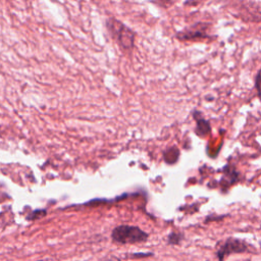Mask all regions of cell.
Instances as JSON below:
<instances>
[{"label": "cell", "instance_id": "cell-6", "mask_svg": "<svg viewBox=\"0 0 261 261\" xmlns=\"http://www.w3.org/2000/svg\"><path fill=\"white\" fill-rule=\"evenodd\" d=\"M103 261H120L118 258L116 257H113V258H110V259H107V260H103Z\"/></svg>", "mask_w": 261, "mask_h": 261}, {"label": "cell", "instance_id": "cell-3", "mask_svg": "<svg viewBox=\"0 0 261 261\" xmlns=\"http://www.w3.org/2000/svg\"><path fill=\"white\" fill-rule=\"evenodd\" d=\"M217 256L219 261H223V259L232 253H244V252H253L254 248H252L245 241L229 238L223 242H219L216 247Z\"/></svg>", "mask_w": 261, "mask_h": 261}, {"label": "cell", "instance_id": "cell-5", "mask_svg": "<svg viewBox=\"0 0 261 261\" xmlns=\"http://www.w3.org/2000/svg\"><path fill=\"white\" fill-rule=\"evenodd\" d=\"M195 117V116H194ZM197 119V128H196V134L198 136H204L207 133H209L210 130V124L207 120H205L202 117H199V115H197V117H195Z\"/></svg>", "mask_w": 261, "mask_h": 261}, {"label": "cell", "instance_id": "cell-4", "mask_svg": "<svg viewBox=\"0 0 261 261\" xmlns=\"http://www.w3.org/2000/svg\"><path fill=\"white\" fill-rule=\"evenodd\" d=\"M200 23H197L194 29H187L186 31L178 32L176 34V38L184 41V40H197V39H203L208 38V35L206 34V31L203 29H199Z\"/></svg>", "mask_w": 261, "mask_h": 261}, {"label": "cell", "instance_id": "cell-2", "mask_svg": "<svg viewBox=\"0 0 261 261\" xmlns=\"http://www.w3.org/2000/svg\"><path fill=\"white\" fill-rule=\"evenodd\" d=\"M106 25L112 38L119 44L121 48L132 49L134 47L135 33L124 23L115 18H110L107 20Z\"/></svg>", "mask_w": 261, "mask_h": 261}, {"label": "cell", "instance_id": "cell-1", "mask_svg": "<svg viewBox=\"0 0 261 261\" xmlns=\"http://www.w3.org/2000/svg\"><path fill=\"white\" fill-rule=\"evenodd\" d=\"M148 237V233L142 230L140 227L125 224L116 226L111 232L112 240L119 244L142 243L145 242Z\"/></svg>", "mask_w": 261, "mask_h": 261}]
</instances>
